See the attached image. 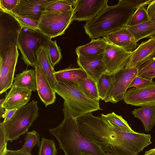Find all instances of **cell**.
<instances>
[{
    "mask_svg": "<svg viewBox=\"0 0 155 155\" xmlns=\"http://www.w3.org/2000/svg\"><path fill=\"white\" fill-rule=\"evenodd\" d=\"M144 155H155V148L146 151Z\"/></svg>",
    "mask_w": 155,
    "mask_h": 155,
    "instance_id": "cell-46",
    "label": "cell"
},
{
    "mask_svg": "<svg viewBox=\"0 0 155 155\" xmlns=\"http://www.w3.org/2000/svg\"><path fill=\"white\" fill-rule=\"evenodd\" d=\"M66 103L73 117L76 118L86 114L102 110L99 102L86 96L76 82H58L53 88Z\"/></svg>",
    "mask_w": 155,
    "mask_h": 155,
    "instance_id": "cell-4",
    "label": "cell"
},
{
    "mask_svg": "<svg viewBox=\"0 0 155 155\" xmlns=\"http://www.w3.org/2000/svg\"><path fill=\"white\" fill-rule=\"evenodd\" d=\"M38 101L32 100L18 108L9 120L3 122L7 141L12 142L28 132L39 116Z\"/></svg>",
    "mask_w": 155,
    "mask_h": 155,
    "instance_id": "cell-5",
    "label": "cell"
},
{
    "mask_svg": "<svg viewBox=\"0 0 155 155\" xmlns=\"http://www.w3.org/2000/svg\"><path fill=\"white\" fill-rule=\"evenodd\" d=\"M103 38L107 42L127 51H133L137 48V42L127 27L107 35Z\"/></svg>",
    "mask_w": 155,
    "mask_h": 155,
    "instance_id": "cell-18",
    "label": "cell"
},
{
    "mask_svg": "<svg viewBox=\"0 0 155 155\" xmlns=\"http://www.w3.org/2000/svg\"><path fill=\"white\" fill-rule=\"evenodd\" d=\"M18 109L16 108L10 110L5 109L4 120L3 122H6L10 119Z\"/></svg>",
    "mask_w": 155,
    "mask_h": 155,
    "instance_id": "cell-41",
    "label": "cell"
},
{
    "mask_svg": "<svg viewBox=\"0 0 155 155\" xmlns=\"http://www.w3.org/2000/svg\"><path fill=\"white\" fill-rule=\"evenodd\" d=\"M73 13V8L64 11L45 10L38 21V29L51 39L62 35L72 22Z\"/></svg>",
    "mask_w": 155,
    "mask_h": 155,
    "instance_id": "cell-7",
    "label": "cell"
},
{
    "mask_svg": "<svg viewBox=\"0 0 155 155\" xmlns=\"http://www.w3.org/2000/svg\"><path fill=\"white\" fill-rule=\"evenodd\" d=\"M107 43L103 38L92 39L89 43L77 47L76 54L85 57L103 58Z\"/></svg>",
    "mask_w": 155,
    "mask_h": 155,
    "instance_id": "cell-20",
    "label": "cell"
},
{
    "mask_svg": "<svg viewBox=\"0 0 155 155\" xmlns=\"http://www.w3.org/2000/svg\"><path fill=\"white\" fill-rule=\"evenodd\" d=\"M139 76L148 79H153L155 78V69L146 72Z\"/></svg>",
    "mask_w": 155,
    "mask_h": 155,
    "instance_id": "cell-42",
    "label": "cell"
},
{
    "mask_svg": "<svg viewBox=\"0 0 155 155\" xmlns=\"http://www.w3.org/2000/svg\"><path fill=\"white\" fill-rule=\"evenodd\" d=\"M114 74H103L97 83V87L100 99L104 100L107 96L113 82Z\"/></svg>",
    "mask_w": 155,
    "mask_h": 155,
    "instance_id": "cell-27",
    "label": "cell"
},
{
    "mask_svg": "<svg viewBox=\"0 0 155 155\" xmlns=\"http://www.w3.org/2000/svg\"><path fill=\"white\" fill-rule=\"evenodd\" d=\"M84 93L90 98L99 102L100 99L98 92L97 83L87 77L77 81Z\"/></svg>",
    "mask_w": 155,
    "mask_h": 155,
    "instance_id": "cell-26",
    "label": "cell"
},
{
    "mask_svg": "<svg viewBox=\"0 0 155 155\" xmlns=\"http://www.w3.org/2000/svg\"><path fill=\"white\" fill-rule=\"evenodd\" d=\"M81 155H92L91 154H90L88 153H86V152H83L81 153Z\"/></svg>",
    "mask_w": 155,
    "mask_h": 155,
    "instance_id": "cell-49",
    "label": "cell"
},
{
    "mask_svg": "<svg viewBox=\"0 0 155 155\" xmlns=\"http://www.w3.org/2000/svg\"><path fill=\"white\" fill-rule=\"evenodd\" d=\"M124 101L126 104L134 106H155V82L143 88H128Z\"/></svg>",
    "mask_w": 155,
    "mask_h": 155,
    "instance_id": "cell-13",
    "label": "cell"
},
{
    "mask_svg": "<svg viewBox=\"0 0 155 155\" xmlns=\"http://www.w3.org/2000/svg\"><path fill=\"white\" fill-rule=\"evenodd\" d=\"M74 0H52L45 7V10L64 11L72 9Z\"/></svg>",
    "mask_w": 155,
    "mask_h": 155,
    "instance_id": "cell-29",
    "label": "cell"
},
{
    "mask_svg": "<svg viewBox=\"0 0 155 155\" xmlns=\"http://www.w3.org/2000/svg\"><path fill=\"white\" fill-rule=\"evenodd\" d=\"M133 51H127L108 42L103 58L106 68L105 73L114 74L124 69Z\"/></svg>",
    "mask_w": 155,
    "mask_h": 155,
    "instance_id": "cell-11",
    "label": "cell"
},
{
    "mask_svg": "<svg viewBox=\"0 0 155 155\" xmlns=\"http://www.w3.org/2000/svg\"><path fill=\"white\" fill-rule=\"evenodd\" d=\"M100 117L119 127L131 131H134L121 116L118 115L114 112L106 114H102Z\"/></svg>",
    "mask_w": 155,
    "mask_h": 155,
    "instance_id": "cell-33",
    "label": "cell"
},
{
    "mask_svg": "<svg viewBox=\"0 0 155 155\" xmlns=\"http://www.w3.org/2000/svg\"><path fill=\"white\" fill-rule=\"evenodd\" d=\"M155 58V50L147 58L142 62V65L146 62Z\"/></svg>",
    "mask_w": 155,
    "mask_h": 155,
    "instance_id": "cell-45",
    "label": "cell"
},
{
    "mask_svg": "<svg viewBox=\"0 0 155 155\" xmlns=\"http://www.w3.org/2000/svg\"><path fill=\"white\" fill-rule=\"evenodd\" d=\"M48 53L49 59L52 67L58 63L61 60L62 55L60 47L57 44L56 41L50 39L48 41Z\"/></svg>",
    "mask_w": 155,
    "mask_h": 155,
    "instance_id": "cell-30",
    "label": "cell"
},
{
    "mask_svg": "<svg viewBox=\"0 0 155 155\" xmlns=\"http://www.w3.org/2000/svg\"><path fill=\"white\" fill-rule=\"evenodd\" d=\"M152 79H148L142 77L137 76L129 85L128 89L131 87L140 88L145 87L153 83Z\"/></svg>",
    "mask_w": 155,
    "mask_h": 155,
    "instance_id": "cell-35",
    "label": "cell"
},
{
    "mask_svg": "<svg viewBox=\"0 0 155 155\" xmlns=\"http://www.w3.org/2000/svg\"><path fill=\"white\" fill-rule=\"evenodd\" d=\"M50 39L39 30L21 27L17 46L21 53L22 58L28 66L35 67L37 61V50Z\"/></svg>",
    "mask_w": 155,
    "mask_h": 155,
    "instance_id": "cell-6",
    "label": "cell"
},
{
    "mask_svg": "<svg viewBox=\"0 0 155 155\" xmlns=\"http://www.w3.org/2000/svg\"><path fill=\"white\" fill-rule=\"evenodd\" d=\"M5 100V98L0 100V118L2 117L4 118L5 117V110H4V108L2 107V105L3 104Z\"/></svg>",
    "mask_w": 155,
    "mask_h": 155,
    "instance_id": "cell-44",
    "label": "cell"
},
{
    "mask_svg": "<svg viewBox=\"0 0 155 155\" xmlns=\"http://www.w3.org/2000/svg\"><path fill=\"white\" fill-rule=\"evenodd\" d=\"M105 155H117L111 153L107 152L105 153Z\"/></svg>",
    "mask_w": 155,
    "mask_h": 155,
    "instance_id": "cell-48",
    "label": "cell"
},
{
    "mask_svg": "<svg viewBox=\"0 0 155 155\" xmlns=\"http://www.w3.org/2000/svg\"><path fill=\"white\" fill-rule=\"evenodd\" d=\"M35 68L36 75L38 94L41 100L47 107L54 103L56 99V93L41 68L37 62Z\"/></svg>",
    "mask_w": 155,
    "mask_h": 155,
    "instance_id": "cell-15",
    "label": "cell"
},
{
    "mask_svg": "<svg viewBox=\"0 0 155 155\" xmlns=\"http://www.w3.org/2000/svg\"><path fill=\"white\" fill-rule=\"evenodd\" d=\"M137 41L155 32V21L150 20L133 26H127Z\"/></svg>",
    "mask_w": 155,
    "mask_h": 155,
    "instance_id": "cell-25",
    "label": "cell"
},
{
    "mask_svg": "<svg viewBox=\"0 0 155 155\" xmlns=\"http://www.w3.org/2000/svg\"><path fill=\"white\" fill-rule=\"evenodd\" d=\"M146 9L144 7L137 8L129 20L127 26H133L150 21Z\"/></svg>",
    "mask_w": 155,
    "mask_h": 155,
    "instance_id": "cell-31",
    "label": "cell"
},
{
    "mask_svg": "<svg viewBox=\"0 0 155 155\" xmlns=\"http://www.w3.org/2000/svg\"><path fill=\"white\" fill-rule=\"evenodd\" d=\"M18 0H0L1 11H12L16 7Z\"/></svg>",
    "mask_w": 155,
    "mask_h": 155,
    "instance_id": "cell-37",
    "label": "cell"
},
{
    "mask_svg": "<svg viewBox=\"0 0 155 155\" xmlns=\"http://www.w3.org/2000/svg\"><path fill=\"white\" fill-rule=\"evenodd\" d=\"M38 155H56L57 150L54 141L52 139L42 138Z\"/></svg>",
    "mask_w": 155,
    "mask_h": 155,
    "instance_id": "cell-34",
    "label": "cell"
},
{
    "mask_svg": "<svg viewBox=\"0 0 155 155\" xmlns=\"http://www.w3.org/2000/svg\"><path fill=\"white\" fill-rule=\"evenodd\" d=\"M155 69V58L148 61L142 65L138 69V74L137 76Z\"/></svg>",
    "mask_w": 155,
    "mask_h": 155,
    "instance_id": "cell-38",
    "label": "cell"
},
{
    "mask_svg": "<svg viewBox=\"0 0 155 155\" xmlns=\"http://www.w3.org/2000/svg\"><path fill=\"white\" fill-rule=\"evenodd\" d=\"M108 0H74L72 21L91 20L108 5Z\"/></svg>",
    "mask_w": 155,
    "mask_h": 155,
    "instance_id": "cell-12",
    "label": "cell"
},
{
    "mask_svg": "<svg viewBox=\"0 0 155 155\" xmlns=\"http://www.w3.org/2000/svg\"><path fill=\"white\" fill-rule=\"evenodd\" d=\"M137 9L123 0L113 6L107 5L96 16L87 21L84 26L86 33L92 39L97 38L127 27Z\"/></svg>",
    "mask_w": 155,
    "mask_h": 155,
    "instance_id": "cell-3",
    "label": "cell"
},
{
    "mask_svg": "<svg viewBox=\"0 0 155 155\" xmlns=\"http://www.w3.org/2000/svg\"><path fill=\"white\" fill-rule=\"evenodd\" d=\"M54 75L58 82H76L78 81L87 78L86 73L81 68H71L55 71Z\"/></svg>",
    "mask_w": 155,
    "mask_h": 155,
    "instance_id": "cell-24",
    "label": "cell"
},
{
    "mask_svg": "<svg viewBox=\"0 0 155 155\" xmlns=\"http://www.w3.org/2000/svg\"><path fill=\"white\" fill-rule=\"evenodd\" d=\"M152 0H123L126 4L130 7L136 9L144 7L148 4Z\"/></svg>",
    "mask_w": 155,
    "mask_h": 155,
    "instance_id": "cell-39",
    "label": "cell"
},
{
    "mask_svg": "<svg viewBox=\"0 0 155 155\" xmlns=\"http://www.w3.org/2000/svg\"><path fill=\"white\" fill-rule=\"evenodd\" d=\"M146 38L155 40V32L147 36Z\"/></svg>",
    "mask_w": 155,
    "mask_h": 155,
    "instance_id": "cell-47",
    "label": "cell"
},
{
    "mask_svg": "<svg viewBox=\"0 0 155 155\" xmlns=\"http://www.w3.org/2000/svg\"><path fill=\"white\" fill-rule=\"evenodd\" d=\"M148 5L146 11L149 19L155 21V0H152Z\"/></svg>",
    "mask_w": 155,
    "mask_h": 155,
    "instance_id": "cell-40",
    "label": "cell"
},
{
    "mask_svg": "<svg viewBox=\"0 0 155 155\" xmlns=\"http://www.w3.org/2000/svg\"><path fill=\"white\" fill-rule=\"evenodd\" d=\"M76 120L80 133L95 142L104 151L127 155L124 141L128 132L130 130L119 127L101 117L94 116L91 113Z\"/></svg>",
    "mask_w": 155,
    "mask_h": 155,
    "instance_id": "cell-1",
    "label": "cell"
},
{
    "mask_svg": "<svg viewBox=\"0 0 155 155\" xmlns=\"http://www.w3.org/2000/svg\"><path fill=\"white\" fill-rule=\"evenodd\" d=\"M138 74V69L133 68H124L114 74L112 85L104 101L117 103L124 100L129 85Z\"/></svg>",
    "mask_w": 155,
    "mask_h": 155,
    "instance_id": "cell-9",
    "label": "cell"
},
{
    "mask_svg": "<svg viewBox=\"0 0 155 155\" xmlns=\"http://www.w3.org/2000/svg\"><path fill=\"white\" fill-rule=\"evenodd\" d=\"M155 50V40L149 39L142 42L133 51L124 68L138 69L142 62Z\"/></svg>",
    "mask_w": 155,
    "mask_h": 155,
    "instance_id": "cell-19",
    "label": "cell"
},
{
    "mask_svg": "<svg viewBox=\"0 0 155 155\" xmlns=\"http://www.w3.org/2000/svg\"><path fill=\"white\" fill-rule=\"evenodd\" d=\"M10 15L14 18L20 24L22 28H27L38 30V21L24 17L17 14L12 11H1Z\"/></svg>",
    "mask_w": 155,
    "mask_h": 155,
    "instance_id": "cell-32",
    "label": "cell"
},
{
    "mask_svg": "<svg viewBox=\"0 0 155 155\" xmlns=\"http://www.w3.org/2000/svg\"><path fill=\"white\" fill-rule=\"evenodd\" d=\"M48 41L44 45L41 46L37 50L36 53L37 62L41 68L51 85L54 88L57 85L58 82L55 77L54 73L55 71L51 64L48 55Z\"/></svg>",
    "mask_w": 155,
    "mask_h": 155,
    "instance_id": "cell-21",
    "label": "cell"
},
{
    "mask_svg": "<svg viewBox=\"0 0 155 155\" xmlns=\"http://www.w3.org/2000/svg\"><path fill=\"white\" fill-rule=\"evenodd\" d=\"M63 112L64 118L62 122L48 130L58 141L64 155H81L83 152L92 155H105V152L98 145L80 133L76 119L64 101Z\"/></svg>",
    "mask_w": 155,
    "mask_h": 155,
    "instance_id": "cell-2",
    "label": "cell"
},
{
    "mask_svg": "<svg viewBox=\"0 0 155 155\" xmlns=\"http://www.w3.org/2000/svg\"><path fill=\"white\" fill-rule=\"evenodd\" d=\"M77 62L80 68L88 77L97 83L100 77L106 72V68L103 58L87 57L78 55Z\"/></svg>",
    "mask_w": 155,
    "mask_h": 155,
    "instance_id": "cell-16",
    "label": "cell"
},
{
    "mask_svg": "<svg viewBox=\"0 0 155 155\" xmlns=\"http://www.w3.org/2000/svg\"><path fill=\"white\" fill-rule=\"evenodd\" d=\"M0 56H2L11 44L17 45L21 27L13 17L1 11Z\"/></svg>",
    "mask_w": 155,
    "mask_h": 155,
    "instance_id": "cell-10",
    "label": "cell"
},
{
    "mask_svg": "<svg viewBox=\"0 0 155 155\" xmlns=\"http://www.w3.org/2000/svg\"><path fill=\"white\" fill-rule=\"evenodd\" d=\"M7 141L2 122L0 123V155H4L7 150Z\"/></svg>",
    "mask_w": 155,
    "mask_h": 155,
    "instance_id": "cell-36",
    "label": "cell"
},
{
    "mask_svg": "<svg viewBox=\"0 0 155 155\" xmlns=\"http://www.w3.org/2000/svg\"><path fill=\"white\" fill-rule=\"evenodd\" d=\"M4 155H31L20 151L19 150H8Z\"/></svg>",
    "mask_w": 155,
    "mask_h": 155,
    "instance_id": "cell-43",
    "label": "cell"
},
{
    "mask_svg": "<svg viewBox=\"0 0 155 155\" xmlns=\"http://www.w3.org/2000/svg\"><path fill=\"white\" fill-rule=\"evenodd\" d=\"M31 93L32 91L28 89L12 85L6 93L2 106L5 109L20 108L28 104Z\"/></svg>",
    "mask_w": 155,
    "mask_h": 155,
    "instance_id": "cell-17",
    "label": "cell"
},
{
    "mask_svg": "<svg viewBox=\"0 0 155 155\" xmlns=\"http://www.w3.org/2000/svg\"><path fill=\"white\" fill-rule=\"evenodd\" d=\"M41 143L40 135L33 130L27 133L25 142L19 150L28 154H31V152L34 147L36 145L39 147Z\"/></svg>",
    "mask_w": 155,
    "mask_h": 155,
    "instance_id": "cell-28",
    "label": "cell"
},
{
    "mask_svg": "<svg viewBox=\"0 0 155 155\" xmlns=\"http://www.w3.org/2000/svg\"><path fill=\"white\" fill-rule=\"evenodd\" d=\"M12 85L28 89L31 91H37L36 75L35 69L26 70L16 75Z\"/></svg>",
    "mask_w": 155,
    "mask_h": 155,
    "instance_id": "cell-23",
    "label": "cell"
},
{
    "mask_svg": "<svg viewBox=\"0 0 155 155\" xmlns=\"http://www.w3.org/2000/svg\"><path fill=\"white\" fill-rule=\"evenodd\" d=\"M18 55L17 45L13 43L0 56V94L12 87Z\"/></svg>",
    "mask_w": 155,
    "mask_h": 155,
    "instance_id": "cell-8",
    "label": "cell"
},
{
    "mask_svg": "<svg viewBox=\"0 0 155 155\" xmlns=\"http://www.w3.org/2000/svg\"><path fill=\"white\" fill-rule=\"evenodd\" d=\"M52 0H18L12 11L21 16L38 21L45 6Z\"/></svg>",
    "mask_w": 155,
    "mask_h": 155,
    "instance_id": "cell-14",
    "label": "cell"
},
{
    "mask_svg": "<svg viewBox=\"0 0 155 155\" xmlns=\"http://www.w3.org/2000/svg\"><path fill=\"white\" fill-rule=\"evenodd\" d=\"M132 114L142 123L146 131L151 130L155 125V106H144L134 109Z\"/></svg>",
    "mask_w": 155,
    "mask_h": 155,
    "instance_id": "cell-22",
    "label": "cell"
}]
</instances>
